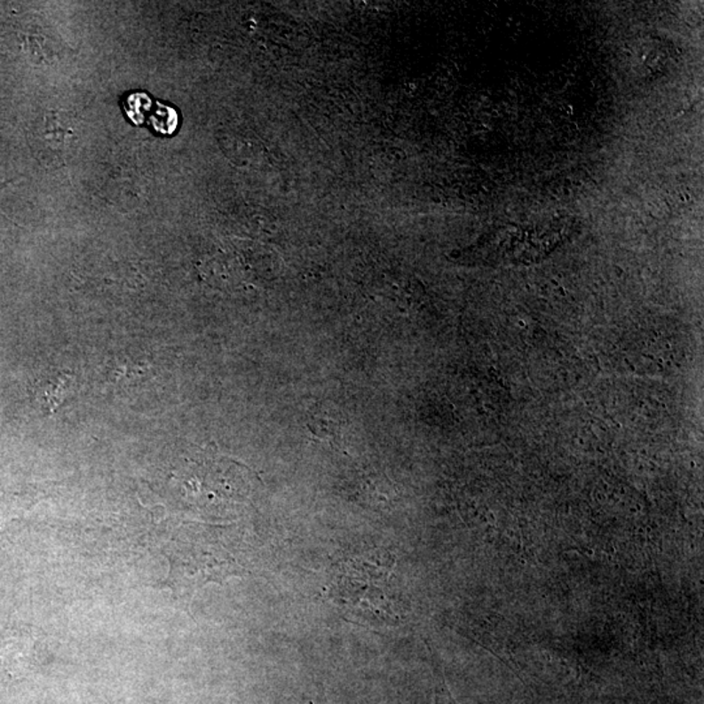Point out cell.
Listing matches in <instances>:
<instances>
[{"label":"cell","mask_w":704,"mask_h":704,"mask_svg":"<svg viewBox=\"0 0 704 704\" xmlns=\"http://www.w3.org/2000/svg\"><path fill=\"white\" fill-rule=\"evenodd\" d=\"M167 556L169 583L182 597H192L208 581H222L243 572L218 539H177Z\"/></svg>","instance_id":"6da1fadb"},{"label":"cell","mask_w":704,"mask_h":704,"mask_svg":"<svg viewBox=\"0 0 704 704\" xmlns=\"http://www.w3.org/2000/svg\"><path fill=\"white\" fill-rule=\"evenodd\" d=\"M74 388V376L69 373H57V376L38 381L35 397L41 408L52 414L60 407Z\"/></svg>","instance_id":"7a4b0ae2"},{"label":"cell","mask_w":704,"mask_h":704,"mask_svg":"<svg viewBox=\"0 0 704 704\" xmlns=\"http://www.w3.org/2000/svg\"><path fill=\"white\" fill-rule=\"evenodd\" d=\"M435 704H459L453 698L452 692L447 689V684L442 678L437 681L435 690Z\"/></svg>","instance_id":"3957f363"},{"label":"cell","mask_w":704,"mask_h":704,"mask_svg":"<svg viewBox=\"0 0 704 704\" xmlns=\"http://www.w3.org/2000/svg\"><path fill=\"white\" fill-rule=\"evenodd\" d=\"M5 186L7 185H4V183H0V194H2V191L5 188Z\"/></svg>","instance_id":"277c9868"}]
</instances>
